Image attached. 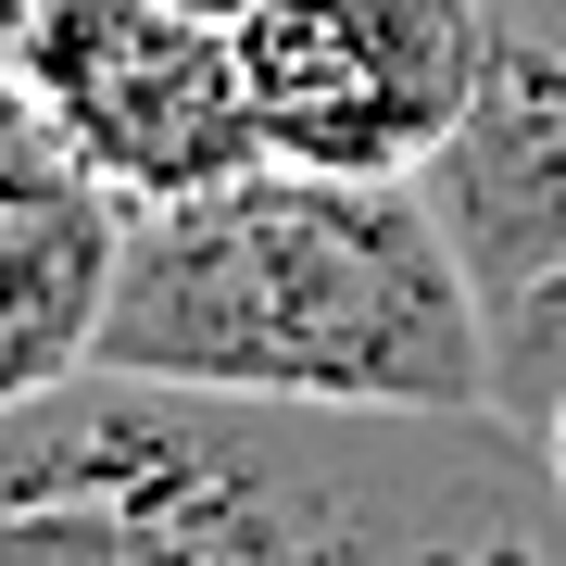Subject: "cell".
Here are the masks:
<instances>
[{
  "instance_id": "cell-3",
  "label": "cell",
  "mask_w": 566,
  "mask_h": 566,
  "mask_svg": "<svg viewBox=\"0 0 566 566\" xmlns=\"http://www.w3.org/2000/svg\"><path fill=\"white\" fill-rule=\"evenodd\" d=\"M0 76L126 214L264 164L240 25L189 0H0Z\"/></svg>"
},
{
  "instance_id": "cell-4",
  "label": "cell",
  "mask_w": 566,
  "mask_h": 566,
  "mask_svg": "<svg viewBox=\"0 0 566 566\" xmlns=\"http://www.w3.org/2000/svg\"><path fill=\"white\" fill-rule=\"evenodd\" d=\"M240 76L277 164L428 177L479 76V0H252Z\"/></svg>"
},
{
  "instance_id": "cell-1",
  "label": "cell",
  "mask_w": 566,
  "mask_h": 566,
  "mask_svg": "<svg viewBox=\"0 0 566 566\" xmlns=\"http://www.w3.org/2000/svg\"><path fill=\"white\" fill-rule=\"evenodd\" d=\"M566 554L516 416H327L76 365L0 403V566H516Z\"/></svg>"
},
{
  "instance_id": "cell-5",
  "label": "cell",
  "mask_w": 566,
  "mask_h": 566,
  "mask_svg": "<svg viewBox=\"0 0 566 566\" xmlns=\"http://www.w3.org/2000/svg\"><path fill=\"white\" fill-rule=\"evenodd\" d=\"M428 202L491 290V327L566 277V0H479V76L428 151Z\"/></svg>"
},
{
  "instance_id": "cell-7",
  "label": "cell",
  "mask_w": 566,
  "mask_h": 566,
  "mask_svg": "<svg viewBox=\"0 0 566 566\" xmlns=\"http://www.w3.org/2000/svg\"><path fill=\"white\" fill-rule=\"evenodd\" d=\"M504 416L542 441V465H554V504H566V340H542V353H516L504 365Z\"/></svg>"
},
{
  "instance_id": "cell-2",
  "label": "cell",
  "mask_w": 566,
  "mask_h": 566,
  "mask_svg": "<svg viewBox=\"0 0 566 566\" xmlns=\"http://www.w3.org/2000/svg\"><path fill=\"white\" fill-rule=\"evenodd\" d=\"M88 365L227 403L504 416L491 290L465 277L428 177H327L277 151L126 227Z\"/></svg>"
},
{
  "instance_id": "cell-8",
  "label": "cell",
  "mask_w": 566,
  "mask_h": 566,
  "mask_svg": "<svg viewBox=\"0 0 566 566\" xmlns=\"http://www.w3.org/2000/svg\"><path fill=\"white\" fill-rule=\"evenodd\" d=\"M491 340H504V365H516V353H542V340H566V277H542L504 327H491Z\"/></svg>"
},
{
  "instance_id": "cell-10",
  "label": "cell",
  "mask_w": 566,
  "mask_h": 566,
  "mask_svg": "<svg viewBox=\"0 0 566 566\" xmlns=\"http://www.w3.org/2000/svg\"><path fill=\"white\" fill-rule=\"evenodd\" d=\"M516 566H566V554H516Z\"/></svg>"
},
{
  "instance_id": "cell-9",
  "label": "cell",
  "mask_w": 566,
  "mask_h": 566,
  "mask_svg": "<svg viewBox=\"0 0 566 566\" xmlns=\"http://www.w3.org/2000/svg\"><path fill=\"white\" fill-rule=\"evenodd\" d=\"M189 13H227V25H240V13H252V0H189Z\"/></svg>"
},
{
  "instance_id": "cell-6",
  "label": "cell",
  "mask_w": 566,
  "mask_h": 566,
  "mask_svg": "<svg viewBox=\"0 0 566 566\" xmlns=\"http://www.w3.org/2000/svg\"><path fill=\"white\" fill-rule=\"evenodd\" d=\"M126 227L139 214H126L114 189L25 114V88L0 76V403L63 390L102 353Z\"/></svg>"
}]
</instances>
